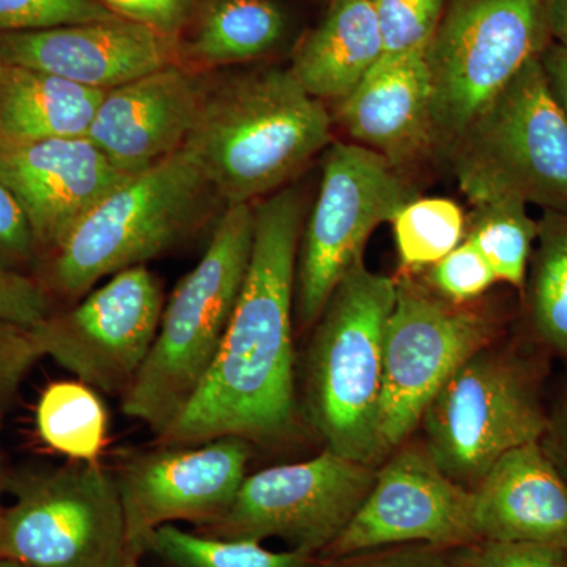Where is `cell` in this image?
<instances>
[{"mask_svg":"<svg viewBox=\"0 0 567 567\" xmlns=\"http://www.w3.org/2000/svg\"><path fill=\"white\" fill-rule=\"evenodd\" d=\"M305 200L282 188L254 205V240L244 286L221 347L199 391L155 443L199 445L240 436L271 445L298 416L293 316Z\"/></svg>","mask_w":567,"mask_h":567,"instance_id":"cell-1","label":"cell"},{"mask_svg":"<svg viewBox=\"0 0 567 567\" xmlns=\"http://www.w3.org/2000/svg\"><path fill=\"white\" fill-rule=\"evenodd\" d=\"M331 145V117L290 69H267L207 84L183 147L219 199L252 204L278 192Z\"/></svg>","mask_w":567,"mask_h":567,"instance_id":"cell-2","label":"cell"},{"mask_svg":"<svg viewBox=\"0 0 567 567\" xmlns=\"http://www.w3.org/2000/svg\"><path fill=\"white\" fill-rule=\"evenodd\" d=\"M219 199L192 152L181 151L122 182L44 257L50 297L76 303L102 279L145 265L210 219Z\"/></svg>","mask_w":567,"mask_h":567,"instance_id":"cell-3","label":"cell"},{"mask_svg":"<svg viewBox=\"0 0 567 567\" xmlns=\"http://www.w3.org/2000/svg\"><path fill=\"white\" fill-rule=\"evenodd\" d=\"M254 240V205H227L210 244L164 303L147 361L122 395L123 415L162 435L199 391L221 347L244 286Z\"/></svg>","mask_w":567,"mask_h":567,"instance_id":"cell-4","label":"cell"},{"mask_svg":"<svg viewBox=\"0 0 567 567\" xmlns=\"http://www.w3.org/2000/svg\"><path fill=\"white\" fill-rule=\"evenodd\" d=\"M398 281L360 260L315 324L305 369V409L327 450L374 466L388 320Z\"/></svg>","mask_w":567,"mask_h":567,"instance_id":"cell-5","label":"cell"},{"mask_svg":"<svg viewBox=\"0 0 567 567\" xmlns=\"http://www.w3.org/2000/svg\"><path fill=\"white\" fill-rule=\"evenodd\" d=\"M548 358L536 344H491L447 377L420 423L425 451L446 476L472 491L499 457L539 442Z\"/></svg>","mask_w":567,"mask_h":567,"instance_id":"cell-6","label":"cell"},{"mask_svg":"<svg viewBox=\"0 0 567 567\" xmlns=\"http://www.w3.org/2000/svg\"><path fill=\"white\" fill-rule=\"evenodd\" d=\"M473 204L517 199L567 212V115L540 58L503 89L446 148Z\"/></svg>","mask_w":567,"mask_h":567,"instance_id":"cell-7","label":"cell"},{"mask_svg":"<svg viewBox=\"0 0 567 567\" xmlns=\"http://www.w3.org/2000/svg\"><path fill=\"white\" fill-rule=\"evenodd\" d=\"M0 558L29 567H122L128 559L111 466L65 461L11 473Z\"/></svg>","mask_w":567,"mask_h":567,"instance_id":"cell-8","label":"cell"},{"mask_svg":"<svg viewBox=\"0 0 567 567\" xmlns=\"http://www.w3.org/2000/svg\"><path fill=\"white\" fill-rule=\"evenodd\" d=\"M550 41L546 0H454L425 50L435 147L446 151Z\"/></svg>","mask_w":567,"mask_h":567,"instance_id":"cell-9","label":"cell"},{"mask_svg":"<svg viewBox=\"0 0 567 567\" xmlns=\"http://www.w3.org/2000/svg\"><path fill=\"white\" fill-rule=\"evenodd\" d=\"M415 197L379 153L354 142L328 147L319 196L298 245L295 317L301 328L315 327L336 287L363 260L377 227Z\"/></svg>","mask_w":567,"mask_h":567,"instance_id":"cell-10","label":"cell"},{"mask_svg":"<svg viewBox=\"0 0 567 567\" xmlns=\"http://www.w3.org/2000/svg\"><path fill=\"white\" fill-rule=\"evenodd\" d=\"M377 470L324 450L308 461L246 475L229 509L200 535L230 540L279 539L319 558L363 505Z\"/></svg>","mask_w":567,"mask_h":567,"instance_id":"cell-11","label":"cell"},{"mask_svg":"<svg viewBox=\"0 0 567 567\" xmlns=\"http://www.w3.org/2000/svg\"><path fill=\"white\" fill-rule=\"evenodd\" d=\"M495 333L491 317L450 303L412 278L398 282L385 338L380 461L404 445L447 377Z\"/></svg>","mask_w":567,"mask_h":567,"instance_id":"cell-12","label":"cell"},{"mask_svg":"<svg viewBox=\"0 0 567 567\" xmlns=\"http://www.w3.org/2000/svg\"><path fill=\"white\" fill-rule=\"evenodd\" d=\"M162 282L147 265L112 275L63 312L31 328L33 342L76 380L107 395L130 390L147 361L164 309Z\"/></svg>","mask_w":567,"mask_h":567,"instance_id":"cell-13","label":"cell"},{"mask_svg":"<svg viewBox=\"0 0 567 567\" xmlns=\"http://www.w3.org/2000/svg\"><path fill=\"white\" fill-rule=\"evenodd\" d=\"M251 457V443L240 436L122 451L111 468L125 516L128 559L144 557L148 539L164 525L188 522L200 528L223 516Z\"/></svg>","mask_w":567,"mask_h":567,"instance_id":"cell-14","label":"cell"},{"mask_svg":"<svg viewBox=\"0 0 567 567\" xmlns=\"http://www.w3.org/2000/svg\"><path fill=\"white\" fill-rule=\"evenodd\" d=\"M404 544L453 548L477 544L472 491L446 476L424 445L399 446L377 470L363 505L319 558Z\"/></svg>","mask_w":567,"mask_h":567,"instance_id":"cell-15","label":"cell"},{"mask_svg":"<svg viewBox=\"0 0 567 567\" xmlns=\"http://www.w3.org/2000/svg\"><path fill=\"white\" fill-rule=\"evenodd\" d=\"M132 175L121 173L87 137L11 142L0 140V182L31 223L40 259Z\"/></svg>","mask_w":567,"mask_h":567,"instance_id":"cell-16","label":"cell"},{"mask_svg":"<svg viewBox=\"0 0 567 567\" xmlns=\"http://www.w3.org/2000/svg\"><path fill=\"white\" fill-rule=\"evenodd\" d=\"M0 58L7 65L44 71L107 92L177 65V48L175 37L115 17L0 33Z\"/></svg>","mask_w":567,"mask_h":567,"instance_id":"cell-17","label":"cell"},{"mask_svg":"<svg viewBox=\"0 0 567 567\" xmlns=\"http://www.w3.org/2000/svg\"><path fill=\"white\" fill-rule=\"evenodd\" d=\"M207 84L205 74L171 65L111 89L87 140L121 173H144L185 145Z\"/></svg>","mask_w":567,"mask_h":567,"instance_id":"cell-18","label":"cell"},{"mask_svg":"<svg viewBox=\"0 0 567 567\" xmlns=\"http://www.w3.org/2000/svg\"><path fill=\"white\" fill-rule=\"evenodd\" d=\"M432 80L425 52L383 54L339 103L338 118L354 144L395 169L435 147Z\"/></svg>","mask_w":567,"mask_h":567,"instance_id":"cell-19","label":"cell"},{"mask_svg":"<svg viewBox=\"0 0 567 567\" xmlns=\"http://www.w3.org/2000/svg\"><path fill=\"white\" fill-rule=\"evenodd\" d=\"M477 543L567 548V483L539 442L498 458L472 488Z\"/></svg>","mask_w":567,"mask_h":567,"instance_id":"cell-20","label":"cell"},{"mask_svg":"<svg viewBox=\"0 0 567 567\" xmlns=\"http://www.w3.org/2000/svg\"><path fill=\"white\" fill-rule=\"evenodd\" d=\"M290 28L282 0H199L175 37L177 65L208 74L259 61L286 43Z\"/></svg>","mask_w":567,"mask_h":567,"instance_id":"cell-21","label":"cell"},{"mask_svg":"<svg viewBox=\"0 0 567 567\" xmlns=\"http://www.w3.org/2000/svg\"><path fill=\"white\" fill-rule=\"evenodd\" d=\"M385 54L369 0H330L323 20L293 52L289 66L316 99L341 103Z\"/></svg>","mask_w":567,"mask_h":567,"instance_id":"cell-22","label":"cell"},{"mask_svg":"<svg viewBox=\"0 0 567 567\" xmlns=\"http://www.w3.org/2000/svg\"><path fill=\"white\" fill-rule=\"evenodd\" d=\"M104 95L106 91L6 63L0 76V140L87 137Z\"/></svg>","mask_w":567,"mask_h":567,"instance_id":"cell-23","label":"cell"},{"mask_svg":"<svg viewBox=\"0 0 567 567\" xmlns=\"http://www.w3.org/2000/svg\"><path fill=\"white\" fill-rule=\"evenodd\" d=\"M522 305L528 336L550 358L567 361V212H543Z\"/></svg>","mask_w":567,"mask_h":567,"instance_id":"cell-24","label":"cell"},{"mask_svg":"<svg viewBox=\"0 0 567 567\" xmlns=\"http://www.w3.org/2000/svg\"><path fill=\"white\" fill-rule=\"evenodd\" d=\"M35 423L41 442L66 461L100 462L110 443V413L102 393L81 380L44 388Z\"/></svg>","mask_w":567,"mask_h":567,"instance_id":"cell-25","label":"cell"},{"mask_svg":"<svg viewBox=\"0 0 567 567\" xmlns=\"http://www.w3.org/2000/svg\"><path fill=\"white\" fill-rule=\"evenodd\" d=\"M528 208L517 199L480 204L466 223V240L483 254L498 282L516 289L520 300L539 233V223L529 215Z\"/></svg>","mask_w":567,"mask_h":567,"instance_id":"cell-26","label":"cell"},{"mask_svg":"<svg viewBox=\"0 0 567 567\" xmlns=\"http://www.w3.org/2000/svg\"><path fill=\"white\" fill-rule=\"evenodd\" d=\"M147 554L167 567H322V559L289 548L270 550L256 540L218 539L177 525L156 529Z\"/></svg>","mask_w":567,"mask_h":567,"instance_id":"cell-27","label":"cell"},{"mask_svg":"<svg viewBox=\"0 0 567 567\" xmlns=\"http://www.w3.org/2000/svg\"><path fill=\"white\" fill-rule=\"evenodd\" d=\"M466 223L464 210L446 197L406 203L391 221L402 268L427 270L442 260L465 240Z\"/></svg>","mask_w":567,"mask_h":567,"instance_id":"cell-28","label":"cell"},{"mask_svg":"<svg viewBox=\"0 0 567 567\" xmlns=\"http://www.w3.org/2000/svg\"><path fill=\"white\" fill-rule=\"evenodd\" d=\"M446 0H369L385 54L425 52L445 14Z\"/></svg>","mask_w":567,"mask_h":567,"instance_id":"cell-29","label":"cell"},{"mask_svg":"<svg viewBox=\"0 0 567 567\" xmlns=\"http://www.w3.org/2000/svg\"><path fill=\"white\" fill-rule=\"evenodd\" d=\"M432 292L453 305H466L498 282L491 265L470 240L427 268Z\"/></svg>","mask_w":567,"mask_h":567,"instance_id":"cell-30","label":"cell"},{"mask_svg":"<svg viewBox=\"0 0 567 567\" xmlns=\"http://www.w3.org/2000/svg\"><path fill=\"white\" fill-rule=\"evenodd\" d=\"M115 18L96 0H0V33Z\"/></svg>","mask_w":567,"mask_h":567,"instance_id":"cell-31","label":"cell"},{"mask_svg":"<svg viewBox=\"0 0 567 567\" xmlns=\"http://www.w3.org/2000/svg\"><path fill=\"white\" fill-rule=\"evenodd\" d=\"M465 548L404 544L322 559V567H466Z\"/></svg>","mask_w":567,"mask_h":567,"instance_id":"cell-32","label":"cell"},{"mask_svg":"<svg viewBox=\"0 0 567 567\" xmlns=\"http://www.w3.org/2000/svg\"><path fill=\"white\" fill-rule=\"evenodd\" d=\"M39 259V245L28 215L0 182V270L24 274Z\"/></svg>","mask_w":567,"mask_h":567,"instance_id":"cell-33","label":"cell"},{"mask_svg":"<svg viewBox=\"0 0 567 567\" xmlns=\"http://www.w3.org/2000/svg\"><path fill=\"white\" fill-rule=\"evenodd\" d=\"M40 358L31 328L0 319V412H7Z\"/></svg>","mask_w":567,"mask_h":567,"instance_id":"cell-34","label":"cell"},{"mask_svg":"<svg viewBox=\"0 0 567 567\" xmlns=\"http://www.w3.org/2000/svg\"><path fill=\"white\" fill-rule=\"evenodd\" d=\"M466 567H567V548L481 540L465 548Z\"/></svg>","mask_w":567,"mask_h":567,"instance_id":"cell-35","label":"cell"},{"mask_svg":"<svg viewBox=\"0 0 567 567\" xmlns=\"http://www.w3.org/2000/svg\"><path fill=\"white\" fill-rule=\"evenodd\" d=\"M51 312L50 293L39 279L20 271L0 270V319L32 328Z\"/></svg>","mask_w":567,"mask_h":567,"instance_id":"cell-36","label":"cell"},{"mask_svg":"<svg viewBox=\"0 0 567 567\" xmlns=\"http://www.w3.org/2000/svg\"><path fill=\"white\" fill-rule=\"evenodd\" d=\"M123 20L148 25L164 35L177 37L199 0H96Z\"/></svg>","mask_w":567,"mask_h":567,"instance_id":"cell-37","label":"cell"},{"mask_svg":"<svg viewBox=\"0 0 567 567\" xmlns=\"http://www.w3.org/2000/svg\"><path fill=\"white\" fill-rule=\"evenodd\" d=\"M539 445L567 483V379L547 406V425Z\"/></svg>","mask_w":567,"mask_h":567,"instance_id":"cell-38","label":"cell"},{"mask_svg":"<svg viewBox=\"0 0 567 567\" xmlns=\"http://www.w3.org/2000/svg\"><path fill=\"white\" fill-rule=\"evenodd\" d=\"M540 62L546 71L551 92L567 115V51L550 41L540 54Z\"/></svg>","mask_w":567,"mask_h":567,"instance_id":"cell-39","label":"cell"},{"mask_svg":"<svg viewBox=\"0 0 567 567\" xmlns=\"http://www.w3.org/2000/svg\"><path fill=\"white\" fill-rule=\"evenodd\" d=\"M548 35L567 51V0H546Z\"/></svg>","mask_w":567,"mask_h":567,"instance_id":"cell-40","label":"cell"},{"mask_svg":"<svg viewBox=\"0 0 567 567\" xmlns=\"http://www.w3.org/2000/svg\"><path fill=\"white\" fill-rule=\"evenodd\" d=\"M11 473L7 468L6 462L0 456V543H2L3 517H6V506H3V495L9 492Z\"/></svg>","mask_w":567,"mask_h":567,"instance_id":"cell-41","label":"cell"},{"mask_svg":"<svg viewBox=\"0 0 567 567\" xmlns=\"http://www.w3.org/2000/svg\"><path fill=\"white\" fill-rule=\"evenodd\" d=\"M0 567H29L22 565L20 561H14V559L10 558H0Z\"/></svg>","mask_w":567,"mask_h":567,"instance_id":"cell-42","label":"cell"},{"mask_svg":"<svg viewBox=\"0 0 567 567\" xmlns=\"http://www.w3.org/2000/svg\"><path fill=\"white\" fill-rule=\"evenodd\" d=\"M122 567H142L140 559H126L125 565Z\"/></svg>","mask_w":567,"mask_h":567,"instance_id":"cell-43","label":"cell"},{"mask_svg":"<svg viewBox=\"0 0 567 567\" xmlns=\"http://www.w3.org/2000/svg\"><path fill=\"white\" fill-rule=\"evenodd\" d=\"M3 66H6V63H3L2 58H0V76H2Z\"/></svg>","mask_w":567,"mask_h":567,"instance_id":"cell-44","label":"cell"},{"mask_svg":"<svg viewBox=\"0 0 567 567\" xmlns=\"http://www.w3.org/2000/svg\"><path fill=\"white\" fill-rule=\"evenodd\" d=\"M3 416H6V412H0V427H2Z\"/></svg>","mask_w":567,"mask_h":567,"instance_id":"cell-45","label":"cell"},{"mask_svg":"<svg viewBox=\"0 0 567 567\" xmlns=\"http://www.w3.org/2000/svg\"><path fill=\"white\" fill-rule=\"evenodd\" d=\"M465 565H466V563H465Z\"/></svg>","mask_w":567,"mask_h":567,"instance_id":"cell-46","label":"cell"}]
</instances>
